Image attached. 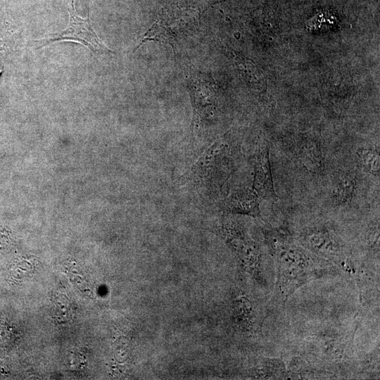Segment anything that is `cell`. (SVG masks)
Here are the masks:
<instances>
[{
	"label": "cell",
	"instance_id": "obj_1",
	"mask_svg": "<svg viewBox=\"0 0 380 380\" xmlns=\"http://www.w3.org/2000/svg\"><path fill=\"white\" fill-rule=\"evenodd\" d=\"M265 241L277 264V286L284 303L300 286L336 270L329 261L312 253L281 229L263 230Z\"/></svg>",
	"mask_w": 380,
	"mask_h": 380
},
{
	"label": "cell",
	"instance_id": "obj_2",
	"mask_svg": "<svg viewBox=\"0 0 380 380\" xmlns=\"http://www.w3.org/2000/svg\"><path fill=\"white\" fill-rule=\"evenodd\" d=\"M298 240L305 249L336 267L348 272L354 270L345 243L331 229L322 226L305 227L300 233Z\"/></svg>",
	"mask_w": 380,
	"mask_h": 380
},
{
	"label": "cell",
	"instance_id": "obj_3",
	"mask_svg": "<svg viewBox=\"0 0 380 380\" xmlns=\"http://www.w3.org/2000/svg\"><path fill=\"white\" fill-rule=\"evenodd\" d=\"M215 232L224 240L254 279L259 284L265 285V279L262 274L261 253L258 245L234 222H223L215 229Z\"/></svg>",
	"mask_w": 380,
	"mask_h": 380
},
{
	"label": "cell",
	"instance_id": "obj_4",
	"mask_svg": "<svg viewBox=\"0 0 380 380\" xmlns=\"http://www.w3.org/2000/svg\"><path fill=\"white\" fill-rule=\"evenodd\" d=\"M353 338L350 334L324 331L310 338L307 350L317 361L329 367L343 366L349 364L353 355Z\"/></svg>",
	"mask_w": 380,
	"mask_h": 380
},
{
	"label": "cell",
	"instance_id": "obj_5",
	"mask_svg": "<svg viewBox=\"0 0 380 380\" xmlns=\"http://www.w3.org/2000/svg\"><path fill=\"white\" fill-rule=\"evenodd\" d=\"M70 19L68 27L58 32L49 35L46 38L37 40L39 47L55 42H72L87 47L93 52H113L99 38L91 27L89 13L87 18L79 16L75 6V0H71L68 8Z\"/></svg>",
	"mask_w": 380,
	"mask_h": 380
},
{
	"label": "cell",
	"instance_id": "obj_6",
	"mask_svg": "<svg viewBox=\"0 0 380 380\" xmlns=\"http://www.w3.org/2000/svg\"><path fill=\"white\" fill-rule=\"evenodd\" d=\"M269 150L267 146H263L254 155L253 189L258 197L268 202H275L277 196L274 189Z\"/></svg>",
	"mask_w": 380,
	"mask_h": 380
},
{
	"label": "cell",
	"instance_id": "obj_7",
	"mask_svg": "<svg viewBox=\"0 0 380 380\" xmlns=\"http://www.w3.org/2000/svg\"><path fill=\"white\" fill-rule=\"evenodd\" d=\"M220 208L225 213L260 217L258 196L253 189L248 188L232 192L220 202Z\"/></svg>",
	"mask_w": 380,
	"mask_h": 380
},
{
	"label": "cell",
	"instance_id": "obj_8",
	"mask_svg": "<svg viewBox=\"0 0 380 380\" xmlns=\"http://www.w3.org/2000/svg\"><path fill=\"white\" fill-rule=\"evenodd\" d=\"M191 99L196 119H203L208 116V108L214 105V91L208 81L194 79L191 82Z\"/></svg>",
	"mask_w": 380,
	"mask_h": 380
},
{
	"label": "cell",
	"instance_id": "obj_9",
	"mask_svg": "<svg viewBox=\"0 0 380 380\" xmlns=\"http://www.w3.org/2000/svg\"><path fill=\"white\" fill-rule=\"evenodd\" d=\"M235 319L244 331H258L260 324L257 323L255 312L251 300L245 296H239L234 301Z\"/></svg>",
	"mask_w": 380,
	"mask_h": 380
},
{
	"label": "cell",
	"instance_id": "obj_10",
	"mask_svg": "<svg viewBox=\"0 0 380 380\" xmlns=\"http://www.w3.org/2000/svg\"><path fill=\"white\" fill-rule=\"evenodd\" d=\"M355 181L350 175H343L338 179L333 195L338 204H344L350 201L354 194Z\"/></svg>",
	"mask_w": 380,
	"mask_h": 380
},
{
	"label": "cell",
	"instance_id": "obj_11",
	"mask_svg": "<svg viewBox=\"0 0 380 380\" xmlns=\"http://www.w3.org/2000/svg\"><path fill=\"white\" fill-rule=\"evenodd\" d=\"M173 38L172 32L167 27L155 23L144 34L140 43L136 46L134 51L147 41H153L161 43H171Z\"/></svg>",
	"mask_w": 380,
	"mask_h": 380
},
{
	"label": "cell",
	"instance_id": "obj_12",
	"mask_svg": "<svg viewBox=\"0 0 380 380\" xmlns=\"http://www.w3.org/2000/svg\"><path fill=\"white\" fill-rule=\"evenodd\" d=\"M358 154L361 163L369 173L379 177L380 160L379 150L372 148L359 149Z\"/></svg>",
	"mask_w": 380,
	"mask_h": 380
},
{
	"label": "cell",
	"instance_id": "obj_13",
	"mask_svg": "<svg viewBox=\"0 0 380 380\" xmlns=\"http://www.w3.org/2000/svg\"><path fill=\"white\" fill-rule=\"evenodd\" d=\"M3 70L2 69H0V75L1 73L2 72Z\"/></svg>",
	"mask_w": 380,
	"mask_h": 380
}]
</instances>
